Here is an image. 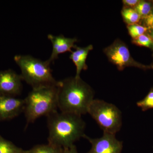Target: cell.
<instances>
[{
    "instance_id": "1",
    "label": "cell",
    "mask_w": 153,
    "mask_h": 153,
    "mask_svg": "<svg viewBox=\"0 0 153 153\" xmlns=\"http://www.w3.org/2000/svg\"><path fill=\"white\" fill-rule=\"evenodd\" d=\"M57 90V106L61 112L80 116L88 113L94 91L80 77L58 81Z\"/></svg>"
},
{
    "instance_id": "2",
    "label": "cell",
    "mask_w": 153,
    "mask_h": 153,
    "mask_svg": "<svg viewBox=\"0 0 153 153\" xmlns=\"http://www.w3.org/2000/svg\"><path fill=\"white\" fill-rule=\"evenodd\" d=\"M47 117L48 143L68 147L85 135V123L82 116L57 111Z\"/></svg>"
},
{
    "instance_id": "3",
    "label": "cell",
    "mask_w": 153,
    "mask_h": 153,
    "mask_svg": "<svg viewBox=\"0 0 153 153\" xmlns=\"http://www.w3.org/2000/svg\"><path fill=\"white\" fill-rule=\"evenodd\" d=\"M14 59L21 69L22 79L33 88L58 85L48 60L43 61L31 55H16Z\"/></svg>"
},
{
    "instance_id": "4",
    "label": "cell",
    "mask_w": 153,
    "mask_h": 153,
    "mask_svg": "<svg viewBox=\"0 0 153 153\" xmlns=\"http://www.w3.org/2000/svg\"><path fill=\"white\" fill-rule=\"evenodd\" d=\"M57 85L33 88L29 93L25 99L24 111L28 123L57 111Z\"/></svg>"
},
{
    "instance_id": "5",
    "label": "cell",
    "mask_w": 153,
    "mask_h": 153,
    "mask_svg": "<svg viewBox=\"0 0 153 153\" xmlns=\"http://www.w3.org/2000/svg\"><path fill=\"white\" fill-rule=\"evenodd\" d=\"M88 113L97 123L103 132L116 134L122 126V115L120 110L104 100L94 99Z\"/></svg>"
},
{
    "instance_id": "6",
    "label": "cell",
    "mask_w": 153,
    "mask_h": 153,
    "mask_svg": "<svg viewBox=\"0 0 153 153\" xmlns=\"http://www.w3.org/2000/svg\"><path fill=\"white\" fill-rule=\"evenodd\" d=\"M103 52L109 61L114 64L119 71L128 67L145 70L153 68L152 66H147L136 61L131 55L127 46L120 39L115 40L111 45L105 48Z\"/></svg>"
},
{
    "instance_id": "7",
    "label": "cell",
    "mask_w": 153,
    "mask_h": 153,
    "mask_svg": "<svg viewBox=\"0 0 153 153\" xmlns=\"http://www.w3.org/2000/svg\"><path fill=\"white\" fill-rule=\"evenodd\" d=\"M83 138L91 144V149L87 153H121L123 148V143L118 140L114 134L103 132L102 137L95 139L85 134Z\"/></svg>"
},
{
    "instance_id": "8",
    "label": "cell",
    "mask_w": 153,
    "mask_h": 153,
    "mask_svg": "<svg viewBox=\"0 0 153 153\" xmlns=\"http://www.w3.org/2000/svg\"><path fill=\"white\" fill-rule=\"evenodd\" d=\"M21 74L12 69L0 71V94L16 97L21 93L22 81Z\"/></svg>"
},
{
    "instance_id": "9",
    "label": "cell",
    "mask_w": 153,
    "mask_h": 153,
    "mask_svg": "<svg viewBox=\"0 0 153 153\" xmlns=\"http://www.w3.org/2000/svg\"><path fill=\"white\" fill-rule=\"evenodd\" d=\"M25 99L0 94V121L16 117L24 111Z\"/></svg>"
},
{
    "instance_id": "10",
    "label": "cell",
    "mask_w": 153,
    "mask_h": 153,
    "mask_svg": "<svg viewBox=\"0 0 153 153\" xmlns=\"http://www.w3.org/2000/svg\"><path fill=\"white\" fill-rule=\"evenodd\" d=\"M52 45V51L48 61L51 63L58 58L60 54L67 52H72L71 49L74 48L75 43L77 41L76 38H66L62 35L54 36L49 34L47 36Z\"/></svg>"
},
{
    "instance_id": "11",
    "label": "cell",
    "mask_w": 153,
    "mask_h": 153,
    "mask_svg": "<svg viewBox=\"0 0 153 153\" xmlns=\"http://www.w3.org/2000/svg\"><path fill=\"white\" fill-rule=\"evenodd\" d=\"M69 58L72 60L76 67V73L75 77H80V74L82 70H87L88 66L86 63V59L89 52L93 49L92 45L85 47H79L75 45Z\"/></svg>"
},
{
    "instance_id": "12",
    "label": "cell",
    "mask_w": 153,
    "mask_h": 153,
    "mask_svg": "<svg viewBox=\"0 0 153 153\" xmlns=\"http://www.w3.org/2000/svg\"><path fill=\"white\" fill-rule=\"evenodd\" d=\"M63 150V148L48 143L38 145L29 150H24L23 153H62Z\"/></svg>"
},
{
    "instance_id": "13",
    "label": "cell",
    "mask_w": 153,
    "mask_h": 153,
    "mask_svg": "<svg viewBox=\"0 0 153 153\" xmlns=\"http://www.w3.org/2000/svg\"><path fill=\"white\" fill-rule=\"evenodd\" d=\"M121 15L127 25L137 24L141 20V17L134 9L123 7Z\"/></svg>"
},
{
    "instance_id": "14",
    "label": "cell",
    "mask_w": 153,
    "mask_h": 153,
    "mask_svg": "<svg viewBox=\"0 0 153 153\" xmlns=\"http://www.w3.org/2000/svg\"><path fill=\"white\" fill-rule=\"evenodd\" d=\"M24 150L5 139L0 135V153H23Z\"/></svg>"
},
{
    "instance_id": "15",
    "label": "cell",
    "mask_w": 153,
    "mask_h": 153,
    "mask_svg": "<svg viewBox=\"0 0 153 153\" xmlns=\"http://www.w3.org/2000/svg\"><path fill=\"white\" fill-rule=\"evenodd\" d=\"M132 43L137 46L147 47L153 50V40L147 33L132 39Z\"/></svg>"
},
{
    "instance_id": "16",
    "label": "cell",
    "mask_w": 153,
    "mask_h": 153,
    "mask_svg": "<svg viewBox=\"0 0 153 153\" xmlns=\"http://www.w3.org/2000/svg\"><path fill=\"white\" fill-rule=\"evenodd\" d=\"M153 4L150 2L140 1L136 7L134 8L139 14L142 19L149 15L152 8Z\"/></svg>"
},
{
    "instance_id": "17",
    "label": "cell",
    "mask_w": 153,
    "mask_h": 153,
    "mask_svg": "<svg viewBox=\"0 0 153 153\" xmlns=\"http://www.w3.org/2000/svg\"><path fill=\"white\" fill-rule=\"evenodd\" d=\"M127 28L129 34L132 39L143 35L147 33L148 31L147 28L146 27L137 24L127 25Z\"/></svg>"
},
{
    "instance_id": "18",
    "label": "cell",
    "mask_w": 153,
    "mask_h": 153,
    "mask_svg": "<svg viewBox=\"0 0 153 153\" xmlns=\"http://www.w3.org/2000/svg\"><path fill=\"white\" fill-rule=\"evenodd\" d=\"M137 105L143 111L153 108V88L151 89L147 95L144 98L138 102Z\"/></svg>"
},
{
    "instance_id": "19",
    "label": "cell",
    "mask_w": 153,
    "mask_h": 153,
    "mask_svg": "<svg viewBox=\"0 0 153 153\" xmlns=\"http://www.w3.org/2000/svg\"><path fill=\"white\" fill-rule=\"evenodd\" d=\"M142 20H143L144 26L147 28L148 31L153 30V6L150 14Z\"/></svg>"
},
{
    "instance_id": "20",
    "label": "cell",
    "mask_w": 153,
    "mask_h": 153,
    "mask_svg": "<svg viewBox=\"0 0 153 153\" xmlns=\"http://www.w3.org/2000/svg\"><path fill=\"white\" fill-rule=\"evenodd\" d=\"M140 0H123L122 1L123 7L134 9L139 3Z\"/></svg>"
},
{
    "instance_id": "21",
    "label": "cell",
    "mask_w": 153,
    "mask_h": 153,
    "mask_svg": "<svg viewBox=\"0 0 153 153\" xmlns=\"http://www.w3.org/2000/svg\"><path fill=\"white\" fill-rule=\"evenodd\" d=\"M62 153H78L75 145H73L68 147L63 148Z\"/></svg>"
},
{
    "instance_id": "22",
    "label": "cell",
    "mask_w": 153,
    "mask_h": 153,
    "mask_svg": "<svg viewBox=\"0 0 153 153\" xmlns=\"http://www.w3.org/2000/svg\"><path fill=\"white\" fill-rule=\"evenodd\" d=\"M148 35H149L151 38L153 40V30H151V31H148L147 33Z\"/></svg>"
}]
</instances>
